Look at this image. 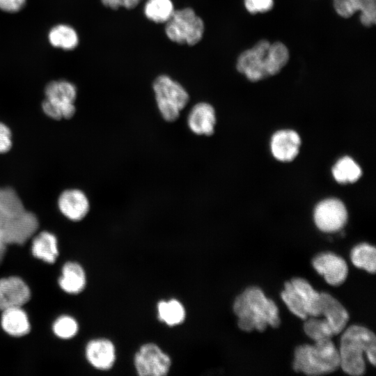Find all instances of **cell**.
<instances>
[{
    "mask_svg": "<svg viewBox=\"0 0 376 376\" xmlns=\"http://www.w3.org/2000/svg\"><path fill=\"white\" fill-rule=\"evenodd\" d=\"M352 263L356 267L374 274L376 269L375 247L367 243L354 246L350 254Z\"/></svg>",
    "mask_w": 376,
    "mask_h": 376,
    "instance_id": "cb8c5ba5",
    "label": "cell"
},
{
    "mask_svg": "<svg viewBox=\"0 0 376 376\" xmlns=\"http://www.w3.org/2000/svg\"><path fill=\"white\" fill-rule=\"evenodd\" d=\"M366 352L368 361L375 366L376 337L368 329L352 325L343 334L340 338V366L350 375L359 376L365 372L363 354Z\"/></svg>",
    "mask_w": 376,
    "mask_h": 376,
    "instance_id": "277c9868",
    "label": "cell"
},
{
    "mask_svg": "<svg viewBox=\"0 0 376 376\" xmlns=\"http://www.w3.org/2000/svg\"><path fill=\"white\" fill-rule=\"evenodd\" d=\"M157 311L159 320L168 326H175L181 324L186 316L184 306L175 299L159 301Z\"/></svg>",
    "mask_w": 376,
    "mask_h": 376,
    "instance_id": "7402d4cb",
    "label": "cell"
},
{
    "mask_svg": "<svg viewBox=\"0 0 376 376\" xmlns=\"http://www.w3.org/2000/svg\"><path fill=\"white\" fill-rule=\"evenodd\" d=\"M282 299L290 311L302 320L308 317L302 301L290 281L284 284V290L281 293Z\"/></svg>",
    "mask_w": 376,
    "mask_h": 376,
    "instance_id": "4316f807",
    "label": "cell"
},
{
    "mask_svg": "<svg viewBox=\"0 0 376 376\" xmlns=\"http://www.w3.org/2000/svg\"><path fill=\"white\" fill-rule=\"evenodd\" d=\"M340 366L338 350L331 338L315 341L314 345L304 344L296 347L293 369L308 375L331 373Z\"/></svg>",
    "mask_w": 376,
    "mask_h": 376,
    "instance_id": "5b68a950",
    "label": "cell"
},
{
    "mask_svg": "<svg viewBox=\"0 0 376 376\" xmlns=\"http://www.w3.org/2000/svg\"><path fill=\"white\" fill-rule=\"evenodd\" d=\"M1 327L8 335L13 337L24 336L31 331L29 318L22 307L2 311Z\"/></svg>",
    "mask_w": 376,
    "mask_h": 376,
    "instance_id": "ac0fdd59",
    "label": "cell"
},
{
    "mask_svg": "<svg viewBox=\"0 0 376 376\" xmlns=\"http://www.w3.org/2000/svg\"><path fill=\"white\" fill-rule=\"evenodd\" d=\"M88 362L100 370H109L116 361V348L113 343L107 338L90 340L85 348Z\"/></svg>",
    "mask_w": 376,
    "mask_h": 376,
    "instance_id": "5bb4252c",
    "label": "cell"
},
{
    "mask_svg": "<svg viewBox=\"0 0 376 376\" xmlns=\"http://www.w3.org/2000/svg\"><path fill=\"white\" fill-rule=\"evenodd\" d=\"M299 294L308 316L319 317L320 293L315 291L309 283L301 278H294L290 281Z\"/></svg>",
    "mask_w": 376,
    "mask_h": 376,
    "instance_id": "44dd1931",
    "label": "cell"
},
{
    "mask_svg": "<svg viewBox=\"0 0 376 376\" xmlns=\"http://www.w3.org/2000/svg\"><path fill=\"white\" fill-rule=\"evenodd\" d=\"M152 88L157 109L164 120H176L189 100L187 90L166 75H161L153 81Z\"/></svg>",
    "mask_w": 376,
    "mask_h": 376,
    "instance_id": "8992f818",
    "label": "cell"
},
{
    "mask_svg": "<svg viewBox=\"0 0 376 376\" xmlns=\"http://www.w3.org/2000/svg\"><path fill=\"white\" fill-rule=\"evenodd\" d=\"M45 93L46 98L42 107L46 115L55 120L74 115L77 90L72 84L64 80L51 81L45 87Z\"/></svg>",
    "mask_w": 376,
    "mask_h": 376,
    "instance_id": "ba28073f",
    "label": "cell"
},
{
    "mask_svg": "<svg viewBox=\"0 0 376 376\" xmlns=\"http://www.w3.org/2000/svg\"><path fill=\"white\" fill-rule=\"evenodd\" d=\"M49 41L55 47L70 50L77 47L79 38L71 26L60 24L52 28L48 35Z\"/></svg>",
    "mask_w": 376,
    "mask_h": 376,
    "instance_id": "603a6c76",
    "label": "cell"
},
{
    "mask_svg": "<svg viewBox=\"0 0 376 376\" xmlns=\"http://www.w3.org/2000/svg\"><path fill=\"white\" fill-rule=\"evenodd\" d=\"M187 122L189 129L194 134L210 136L214 132L217 122L215 110L207 102H198L190 109Z\"/></svg>",
    "mask_w": 376,
    "mask_h": 376,
    "instance_id": "4fadbf2b",
    "label": "cell"
},
{
    "mask_svg": "<svg viewBox=\"0 0 376 376\" xmlns=\"http://www.w3.org/2000/svg\"><path fill=\"white\" fill-rule=\"evenodd\" d=\"M174 11L171 0H147L143 8L147 19L155 23H166Z\"/></svg>",
    "mask_w": 376,
    "mask_h": 376,
    "instance_id": "d4e9b609",
    "label": "cell"
},
{
    "mask_svg": "<svg viewBox=\"0 0 376 376\" xmlns=\"http://www.w3.org/2000/svg\"><path fill=\"white\" fill-rule=\"evenodd\" d=\"M32 255L47 263H54L59 254L56 237L48 231H42L33 236Z\"/></svg>",
    "mask_w": 376,
    "mask_h": 376,
    "instance_id": "ffe728a7",
    "label": "cell"
},
{
    "mask_svg": "<svg viewBox=\"0 0 376 376\" xmlns=\"http://www.w3.org/2000/svg\"><path fill=\"white\" fill-rule=\"evenodd\" d=\"M335 180L340 183L354 182L361 175L359 166L350 157L340 159L332 169Z\"/></svg>",
    "mask_w": 376,
    "mask_h": 376,
    "instance_id": "484cf974",
    "label": "cell"
},
{
    "mask_svg": "<svg viewBox=\"0 0 376 376\" xmlns=\"http://www.w3.org/2000/svg\"><path fill=\"white\" fill-rule=\"evenodd\" d=\"M246 10L253 14L265 13L273 6V0H244Z\"/></svg>",
    "mask_w": 376,
    "mask_h": 376,
    "instance_id": "1f68e13d",
    "label": "cell"
},
{
    "mask_svg": "<svg viewBox=\"0 0 376 376\" xmlns=\"http://www.w3.org/2000/svg\"><path fill=\"white\" fill-rule=\"evenodd\" d=\"M360 11V20L363 25L370 26L375 24L376 19V0H363Z\"/></svg>",
    "mask_w": 376,
    "mask_h": 376,
    "instance_id": "4dcf8cb0",
    "label": "cell"
},
{
    "mask_svg": "<svg viewBox=\"0 0 376 376\" xmlns=\"http://www.w3.org/2000/svg\"><path fill=\"white\" fill-rule=\"evenodd\" d=\"M320 311V315L324 316L334 335L338 334L344 329L349 320V314L336 298L327 292H321Z\"/></svg>",
    "mask_w": 376,
    "mask_h": 376,
    "instance_id": "2e32d148",
    "label": "cell"
},
{
    "mask_svg": "<svg viewBox=\"0 0 376 376\" xmlns=\"http://www.w3.org/2000/svg\"><path fill=\"white\" fill-rule=\"evenodd\" d=\"M11 146L10 130L6 125L0 123V153L8 151Z\"/></svg>",
    "mask_w": 376,
    "mask_h": 376,
    "instance_id": "836d02e7",
    "label": "cell"
},
{
    "mask_svg": "<svg viewBox=\"0 0 376 376\" xmlns=\"http://www.w3.org/2000/svg\"><path fill=\"white\" fill-rule=\"evenodd\" d=\"M6 245H5L2 242L0 241V263L2 262L4 254L6 253Z\"/></svg>",
    "mask_w": 376,
    "mask_h": 376,
    "instance_id": "d590c367",
    "label": "cell"
},
{
    "mask_svg": "<svg viewBox=\"0 0 376 376\" xmlns=\"http://www.w3.org/2000/svg\"><path fill=\"white\" fill-rule=\"evenodd\" d=\"M347 219L344 204L336 198L321 201L314 211V221L317 227L323 232L331 233L341 229Z\"/></svg>",
    "mask_w": 376,
    "mask_h": 376,
    "instance_id": "30bf717a",
    "label": "cell"
},
{
    "mask_svg": "<svg viewBox=\"0 0 376 376\" xmlns=\"http://www.w3.org/2000/svg\"><path fill=\"white\" fill-rule=\"evenodd\" d=\"M165 24V33L173 42L191 46L203 38L205 30L203 20L191 8L175 10Z\"/></svg>",
    "mask_w": 376,
    "mask_h": 376,
    "instance_id": "52a82bcc",
    "label": "cell"
},
{
    "mask_svg": "<svg viewBox=\"0 0 376 376\" xmlns=\"http://www.w3.org/2000/svg\"><path fill=\"white\" fill-rule=\"evenodd\" d=\"M312 264L318 273L331 285H338L347 278L348 268L341 257L332 253H322L316 256Z\"/></svg>",
    "mask_w": 376,
    "mask_h": 376,
    "instance_id": "7c38bea8",
    "label": "cell"
},
{
    "mask_svg": "<svg viewBox=\"0 0 376 376\" xmlns=\"http://www.w3.org/2000/svg\"><path fill=\"white\" fill-rule=\"evenodd\" d=\"M134 366L141 376H163L170 370L171 359L157 345H142L134 357Z\"/></svg>",
    "mask_w": 376,
    "mask_h": 376,
    "instance_id": "9c48e42d",
    "label": "cell"
},
{
    "mask_svg": "<svg viewBox=\"0 0 376 376\" xmlns=\"http://www.w3.org/2000/svg\"><path fill=\"white\" fill-rule=\"evenodd\" d=\"M26 0H0V9L7 13L19 11L24 6Z\"/></svg>",
    "mask_w": 376,
    "mask_h": 376,
    "instance_id": "e575fe53",
    "label": "cell"
},
{
    "mask_svg": "<svg viewBox=\"0 0 376 376\" xmlns=\"http://www.w3.org/2000/svg\"><path fill=\"white\" fill-rule=\"evenodd\" d=\"M54 334L59 338L67 340L76 336L79 330L77 320L70 315H61L53 323Z\"/></svg>",
    "mask_w": 376,
    "mask_h": 376,
    "instance_id": "f1b7e54d",
    "label": "cell"
},
{
    "mask_svg": "<svg viewBox=\"0 0 376 376\" xmlns=\"http://www.w3.org/2000/svg\"><path fill=\"white\" fill-rule=\"evenodd\" d=\"M233 308L238 327L244 331H263L268 326L276 328L281 322L275 303L256 286L248 287L237 296Z\"/></svg>",
    "mask_w": 376,
    "mask_h": 376,
    "instance_id": "7a4b0ae2",
    "label": "cell"
},
{
    "mask_svg": "<svg viewBox=\"0 0 376 376\" xmlns=\"http://www.w3.org/2000/svg\"><path fill=\"white\" fill-rule=\"evenodd\" d=\"M38 226L36 216L25 209L15 191L0 188V241L5 245L24 244Z\"/></svg>",
    "mask_w": 376,
    "mask_h": 376,
    "instance_id": "6da1fadb",
    "label": "cell"
},
{
    "mask_svg": "<svg viewBox=\"0 0 376 376\" xmlns=\"http://www.w3.org/2000/svg\"><path fill=\"white\" fill-rule=\"evenodd\" d=\"M58 204L62 214L75 221L83 219L90 209L86 194L75 189L63 191L58 198Z\"/></svg>",
    "mask_w": 376,
    "mask_h": 376,
    "instance_id": "9a60e30c",
    "label": "cell"
},
{
    "mask_svg": "<svg viewBox=\"0 0 376 376\" xmlns=\"http://www.w3.org/2000/svg\"><path fill=\"white\" fill-rule=\"evenodd\" d=\"M363 3V0H334V6L340 16L348 18L361 10Z\"/></svg>",
    "mask_w": 376,
    "mask_h": 376,
    "instance_id": "f546056e",
    "label": "cell"
},
{
    "mask_svg": "<svg viewBox=\"0 0 376 376\" xmlns=\"http://www.w3.org/2000/svg\"><path fill=\"white\" fill-rule=\"evenodd\" d=\"M141 0H101L102 3L111 9L116 10L121 7L132 9L139 4Z\"/></svg>",
    "mask_w": 376,
    "mask_h": 376,
    "instance_id": "d6a6232c",
    "label": "cell"
},
{
    "mask_svg": "<svg viewBox=\"0 0 376 376\" xmlns=\"http://www.w3.org/2000/svg\"><path fill=\"white\" fill-rule=\"evenodd\" d=\"M306 334L314 341L325 338H331L334 336L332 330L325 319L320 320L311 317L304 324Z\"/></svg>",
    "mask_w": 376,
    "mask_h": 376,
    "instance_id": "83f0119b",
    "label": "cell"
},
{
    "mask_svg": "<svg viewBox=\"0 0 376 376\" xmlns=\"http://www.w3.org/2000/svg\"><path fill=\"white\" fill-rule=\"evenodd\" d=\"M301 143L299 134L290 130L276 132L271 141L273 155L282 162L292 160L298 154Z\"/></svg>",
    "mask_w": 376,
    "mask_h": 376,
    "instance_id": "e0dca14e",
    "label": "cell"
},
{
    "mask_svg": "<svg viewBox=\"0 0 376 376\" xmlns=\"http://www.w3.org/2000/svg\"><path fill=\"white\" fill-rule=\"evenodd\" d=\"M26 283L18 276L0 279V310L22 307L31 299Z\"/></svg>",
    "mask_w": 376,
    "mask_h": 376,
    "instance_id": "8fae6325",
    "label": "cell"
},
{
    "mask_svg": "<svg viewBox=\"0 0 376 376\" xmlns=\"http://www.w3.org/2000/svg\"><path fill=\"white\" fill-rule=\"evenodd\" d=\"M58 285L68 294L76 295L82 292L86 285V275L83 267L77 262L65 263L61 269Z\"/></svg>",
    "mask_w": 376,
    "mask_h": 376,
    "instance_id": "d6986e66",
    "label": "cell"
},
{
    "mask_svg": "<svg viewBox=\"0 0 376 376\" xmlns=\"http://www.w3.org/2000/svg\"><path fill=\"white\" fill-rule=\"evenodd\" d=\"M288 58V48L282 42L263 40L240 55L236 67L248 79L256 81L279 72Z\"/></svg>",
    "mask_w": 376,
    "mask_h": 376,
    "instance_id": "3957f363",
    "label": "cell"
}]
</instances>
